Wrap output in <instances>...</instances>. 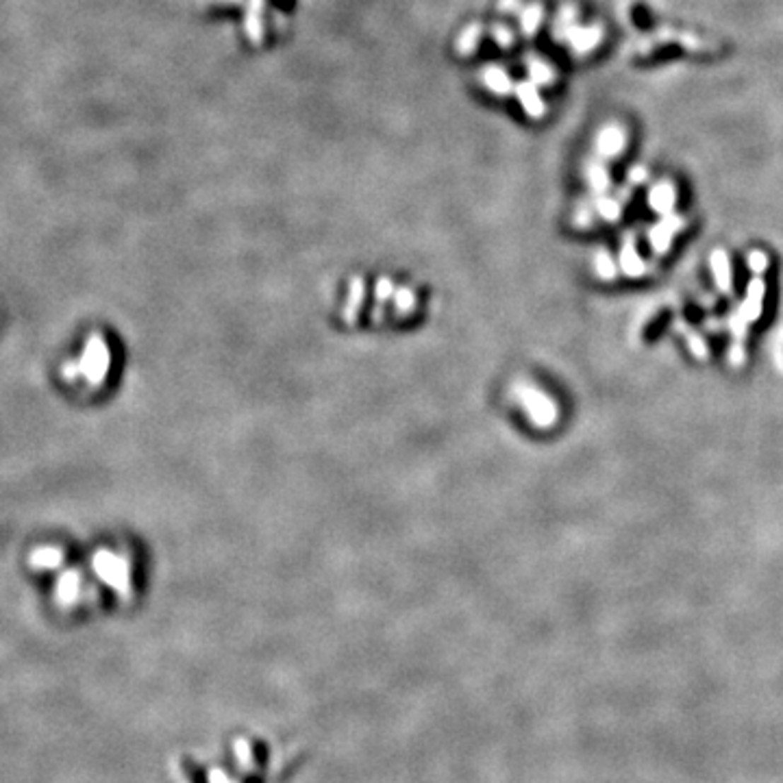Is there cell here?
<instances>
[{
    "instance_id": "obj_3",
    "label": "cell",
    "mask_w": 783,
    "mask_h": 783,
    "mask_svg": "<svg viewBox=\"0 0 783 783\" xmlns=\"http://www.w3.org/2000/svg\"><path fill=\"white\" fill-rule=\"evenodd\" d=\"M764 296H766V285L762 281V277H755L750 283H748V289H746V298L744 303L740 305V311H738V318L733 320V327H736V333H742V327L750 325L760 320L762 315V305H764Z\"/></svg>"
},
{
    "instance_id": "obj_1",
    "label": "cell",
    "mask_w": 783,
    "mask_h": 783,
    "mask_svg": "<svg viewBox=\"0 0 783 783\" xmlns=\"http://www.w3.org/2000/svg\"><path fill=\"white\" fill-rule=\"evenodd\" d=\"M629 144V133L622 124L609 122L598 129L594 139V151L598 159H618Z\"/></svg>"
},
{
    "instance_id": "obj_2",
    "label": "cell",
    "mask_w": 783,
    "mask_h": 783,
    "mask_svg": "<svg viewBox=\"0 0 783 783\" xmlns=\"http://www.w3.org/2000/svg\"><path fill=\"white\" fill-rule=\"evenodd\" d=\"M522 402H525V407L531 416V420L538 424V427H553L557 422V407L555 402L550 400L544 392L540 390H533V388H525L520 394Z\"/></svg>"
},
{
    "instance_id": "obj_15",
    "label": "cell",
    "mask_w": 783,
    "mask_h": 783,
    "mask_svg": "<svg viewBox=\"0 0 783 783\" xmlns=\"http://www.w3.org/2000/svg\"><path fill=\"white\" fill-rule=\"evenodd\" d=\"M746 264H748V268L753 270V274H755V277H762V274L768 270V264H770V261H768V255H766L764 250H750V253H748V257H746Z\"/></svg>"
},
{
    "instance_id": "obj_19",
    "label": "cell",
    "mask_w": 783,
    "mask_h": 783,
    "mask_svg": "<svg viewBox=\"0 0 783 783\" xmlns=\"http://www.w3.org/2000/svg\"><path fill=\"white\" fill-rule=\"evenodd\" d=\"M690 351H692L696 357H705V355H707V351H705V342H703L699 335H696V337H690Z\"/></svg>"
},
{
    "instance_id": "obj_17",
    "label": "cell",
    "mask_w": 783,
    "mask_h": 783,
    "mask_svg": "<svg viewBox=\"0 0 783 783\" xmlns=\"http://www.w3.org/2000/svg\"><path fill=\"white\" fill-rule=\"evenodd\" d=\"M542 22V7L540 5H529V9L525 11V16H522V28H525L527 33H535V28L540 26Z\"/></svg>"
},
{
    "instance_id": "obj_16",
    "label": "cell",
    "mask_w": 783,
    "mask_h": 783,
    "mask_svg": "<svg viewBox=\"0 0 783 783\" xmlns=\"http://www.w3.org/2000/svg\"><path fill=\"white\" fill-rule=\"evenodd\" d=\"M487 85L494 90L497 94H507L509 92V76L505 72H501L499 68H492L487 72Z\"/></svg>"
},
{
    "instance_id": "obj_8",
    "label": "cell",
    "mask_w": 783,
    "mask_h": 783,
    "mask_svg": "<svg viewBox=\"0 0 783 783\" xmlns=\"http://www.w3.org/2000/svg\"><path fill=\"white\" fill-rule=\"evenodd\" d=\"M620 268H622V272L627 274V277H642L644 274V270H646V266H644V261H642V257L640 255H637V250H635V242L629 238L627 242H625V246H622V253H620Z\"/></svg>"
},
{
    "instance_id": "obj_11",
    "label": "cell",
    "mask_w": 783,
    "mask_h": 783,
    "mask_svg": "<svg viewBox=\"0 0 783 783\" xmlns=\"http://www.w3.org/2000/svg\"><path fill=\"white\" fill-rule=\"evenodd\" d=\"M596 214L605 220V222H616L622 214V205L614 198V196H598L596 205H594Z\"/></svg>"
},
{
    "instance_id": "obj_6",
    "label": "cell",
    "mask_w": 783,
    "mask_h": 783,
    "mask_svg": "<svg viewBox=\"0 0 783 783\" xmlns=\"http://www.w3.org/2000/svg\"><path fill=\"white\" fill-rule=\"evenodd\" d=\"M677 224H681V220H679L677 216H673V214H671V216H663V220L651 228L649 242H651V246H653V250H655L657 255H663L666 250L671 248L673 238H675V233H677V228H681V226H677Z\"/></svg>"
},
{
    "instance_id": "obj_4",
    "label": "cell",
    "mask_w": 783,
    "mask_h": 783,
    "mask_svg": "<svg viewBox=\"0 0 783 783\" xmlns=\"http://www.w3.org/2000/svg\"><path fill=\"white\" fill-rule=\"evenodd\" d=\"M603 26L598 22H592V24H586V26H574L572 31L568 33L566 42L572 50V54H590L601 42H603Z\"/></svg>"
},
{
    "instance_id": "obj_10",
    "label": "cell",
    "mask_w": 783,
    "mask_h": 783,
    "mask_svg": "<svg viewBox=\"0 0 783 783\" xmlns=\"http://www.w3.org/2000/svg\"><path fill=\"white\" fill-rule=\"evenodd\" d=\"M586 181L588 185L596 192L603 194L609 185H612V179H609V172L605 168V163L601 159H594L586 166Z\"/></svg>"
},
{
    "instance_id": "obj_9",
    "label": "cell",
    "mask_w": 783,
    "mask_h": 783,
    "mask_svg": "<svg viewBox=\"0 0 783 783\" xmlns=\"http://www.w3.org/2000/svg\"><path fill=\"white\" fill-rule=\"evenodd\" d=\"M518 96H520L522 107H525V111L531 115V118H540V115H544V103H542L540 92L535 90V85H531V83L518 85Z\"/></svg>"
},
{
    "instance_id": "obj_14",
    "label": "cell",
    "mask_w": 783,
    "mask_h": 783,
    "mask_svg": "<svg viewBox=\"0 0 783 783\" xmlns=\"http://www.w3.org/2000/svg\"><path fill=\"white\" fill-rule=\"evenodd\" d=\"M529 70H531V79H533L538 85H548V83H553V81H555V72H553V68H550L548 64H544V62H533V64L529 66Z\"/></svg>"
},
{
    "instance_id": "obj_18",
    "label": "cell",
    "mask_w": 783,
    "mask_h": 783,
    "mask_svg": "<svg viewBox=\"0 0 783 783\" xmlns=\"http://www.w3.org/2000/svg\"><path fill=\"white\" fill-rule=\"evenodd\" d=\"M207 783H240L238 779H233L231 775H226L222 768H211L207 772Z\"/></svg>"
},
{
    "instance_id": "obj_20",
    "label": "cell",
    "mask_w": 783,
    "mask_h": 783,
    "mask_svg": "<svg viewBox=\"0 0 783 783\" xmlns=\"http://www.w3.org/2000/svg\"><path fill=\"white\" fill-rule=\"evenodd\" d=\"M631 179H633L635 183H642V181L646 179V170H644V168H640V166H635V168L631 170Z\"/></svg>"
},
{
    "instance_id": "obj_5",
    "label": "cell",
    "mask_w": 783,
    "mask_h": 783,
    "mask_svg": "<svg viewBox=\"0 0 783 783\" xmlns=\"http://www.w3.org/2000/svg\"><path fill=\"white\" fill-rule=\"evenodd\" d=\"M677 205V187L673 181H659L649 190V207L663 216H671Z\"/></svg>"
},
{
    "instance_id": "obj_12",
    "label": "cell",
    "mask_w": 783,
    "mask_h": 783,
    "mask_svg": "<svg viewBox=\"0 0 783 783\" xmlns=\"http://www.w3.org/2000/svg\"><path fill=\"white\" fill-rule=\"evenodd\" d=\"M233 748H236V758H238V764H240V770L244 775L253 772L255 770V760H253V748H250V742L246 738H238L233 742Z\"/></svg>"
},
{
    "instance_id": "obj_13",
    "label": "cell",
    "mask_w": 783,
    "mask_h": 783,
    "mask_svg": "<svg viewBox=\"0 0 783 783\" xmlns=\"http://www.w3.org/2000/svg\"><path fill=\"white\" fill-rule=\"evenodd\" d=\"M594 270H596V274H598L601 279H605V281L614 279V274H616V264H614L612 255H607L605 250H601V253L596 255Z\"/></svg>"
},
{
    "instance_id": "obj_7",
    "label": "cell",
    "mask_w": 783,
    "mask_h": 783,
    "mask_svg": "<svg viewBox=\"0 0 783 783\" xmlns=\"http://www.w3.org/2000/svg\"><path fill=\"white\" fill-rule=\"evenodd\" d=\"M709 264H712L714 281H716V285H718L720 292H731V287H733L731 277H733V274H731V261H729V255L724 253L722 248H718V250H714V253H712Z\"/></svg>"
}]
</instances>
